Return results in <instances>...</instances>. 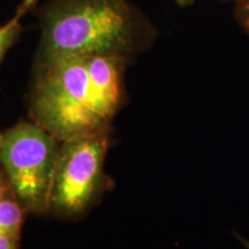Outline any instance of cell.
<instances>
[{
	"label": "cell",
	"mask_w": 249,
	"mask_h": 249,
	"mask_svg": "<svg viewBox=\"0 0 249 249\" xmlns=\"http://www.w3.org/2000/svg\"><path fill=\"white\" fill-rule=\"evenodd\" d=\"M0 142H1V134H0Z\"/></svg>",
	"instance_id": "obj_13"
},
{
	"label": "cell",
	"mask_w": 249,
	"mask_h": 249,
	"mask_svg": "<svg viewBox=\"0 0 249 249\" xmlns=\"http://www.w3.org/2000/svg\"><path fill=\"white\" fill-rule=\"evenodd\" d=\"M235 236H236V239H238V240H240L242 242V245H244L246 248L249 249V241L248 240H246L245 238H242V236L239 235V234H235Z\"/></svg>",
	"instance_id": "obj_12"
},
{
	"label": "cell",
	"mask_w": 249,
	"mask_h": 249,
	"mask_svg": "<svg viewBox=\"0 0 249 249\" xmlns=\"http://www.w3.org/2000/svg\"><path fill=\"white\" fill-rule=\"evenodd\" d=\"M23 209L18 200L5 197L0 201V236L20 235Z\"/></svg>",
	"instance_id": "obj_5"
},
{
	"label": "cell",
	"mask_w": 249,
	"mask_h": 249,
	"mask_svg": "<svg viewBox=\"0 0 249 249\" xmlns=\"http://www.w3.org/2000/svg\"><path fill=\"white\" fill-rule=\"evenodd\" d=\"M18 244V235L0 236V249H17Z\"/></svg>",
	"instance_id": "obj_8"
},
{
	"label": "cell",
	"mask_w": 249,
	"mask_h": 249,
	"mask_svg": "<svg viewBox=\"0 0 249 249\" xmlns=\"http://www.w3.org/2000/svg\"><path fill=\"white\" fill-rule=\"evenodd\" d=\"M233 2L236 22L249 35V0H233Z\"/></svg>",
	"instance_id": "obj_7"
},
{
	"label": "cell",
	"mask_w": 249,
	"mask_h": 249,
	"mask_svg": "<svg viewBox=\"0 0 249 249\" xmlns=\"http://www.w3.org/2000/svg\"><path fill=\"white\" fill-rule=\"evenodd\" d=\"M37 17L42 35L35 67L71 55L130 60L157 36L150 18L130 0H46Z\"/></svg>",
	"instance_id": "obj_2"
},
{
	"label": "cell",
	"mask_w": 249,
	"mask_h": 249,
	"mask_svg": "<svg viewBox=\"0 0 249 249\" xmlns=\"http://www.w3.org/2000/svg\"><path fill=\"white\" fill-rule=\"evenodd\" d=\"M59 140L37 123L21 121L1 134L0 161L9 186L24 209L40 213L50 209V194Z\"/></svg>",
	"instance_id": "obj_3"
},
{
	"label": "cell",
	"mask_w": 249,
	"mask_h": 249,
	"mask_svg": "<svg viewBox=\"0 0 249 249\" xmlns=\"http://www.w3.org/2000/svg\"><path fill=\"white\" fill-rule=\"evenodd\" d=\"M127 59L71 55L35 67L30 111L60 142L107 133L124 101Z\"/></svg>",
	"instance_id": "obj_1"
},
{
	"label": "cell",
	"mask_w": 249,
	"mask_h": 249,
	"mask_svg": "<svg viewBox=\"0 0 249 249\" xmlns=\"http://www.w3.org/2000/svg\"><path fill=\"white\" fill-rule=\"evenodd\" d=\"M37 2H38V0H22L17 9V14L23 17V15H26L31 9L36 8Z\"/></svg>",
	"instance_id": "obj_9"
},
{
	"label": "cell",
	"mask_w": 249,
	"mask_h": 249,
	"mask_svg": "<svg viewBox=\"0 0 249 249\" xmlns=\"http://www.w3.org/2000/svg\"><path fill=\"white\" fill-rule=\"evenodd\" d=\"M7 181H6L4 174H2L1 171H0V201L2 200V198L6 197V191H7Z\"/></svg>",
	"instance_id": "obj_10"
},
{
	"label": "cell",
	"mask_w": 249,
	"mask_h": 249,
	"mask_svg": "<svg viewBox=\"0 0 249 249\" xmlns=\"http://www.w3.org/2000/svg\"><path fill=\"white\" fill-rule=\"evenodd\" d=\"M177 5L181 6V7H186V6H189L192 4H194L195 0H174Z\"/></svg>",
	"instance_id": "obj_11"
},
{
	"label": "cell",
	"mask_w": 249,
	"mask_h": 249,
	"mask_svg": "<svg viewBox=\"0 0 249 249\" xmlns=\"http://www.w3.org/2000/svg\"><path fill=\"white\" fill-rule=\"evenodd\" d=\"M231 1H233V0H231Z\"/></svg>",
	"instance_id": "obj_14"
},
{
	"label": "cell",
	"mask_w": 249,
	"mask_h": 249,
	"mask_svg": "<svg viewBox=\"0 0 249 249\" xmlns=\"http://www.w3.org/2000/svg\"><path fill=\"white\" fill-rule=\"evenodd\" d=\"M21 15L15 13L11 20L0 26V62L5 58L8 50L13 46L22 33Z\"/></svg>",
	"instance_id": "obj_6"
},
{
	"label": "cell",
	"mask_w": 249,
	"mask_h": 249,
	"mask_svg": "<svg viewBox=\"0 0 249 249\" xmlns=\"http://www.w3.org/2000/svg\"><path fill=\"white\" fill-rule=\"evenodd\" d=\"M107 147V133L61 142L49 210L61 216H74L91 204L102 188Z\"/></svg>",
	"instance_id": "obj_4"
}]
</instances>
